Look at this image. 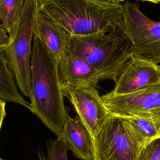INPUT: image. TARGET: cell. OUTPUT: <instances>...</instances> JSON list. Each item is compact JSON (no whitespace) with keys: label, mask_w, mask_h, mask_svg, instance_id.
<instances>
[{"label":"cell","mask_w":160,"mask_h":160,"mask_svg":"<svg viewBox=\"0 0 160 160\" xmlns=\"http://www.w3.org/2000/svg\"><path fill=\"white\" fill-rule=\"evenodd\" d=\"M31 57V112L58 137L68 116L58 64L51 52L34 35Z\"/></svg>","instance_id":"obj_1"},{"label":"cell","mask_w":160,"mask_h":160,"mask_svg":"<svg viewBox=\"0 0 160 160\" xmlns=\"http://www.w3.org/2000/svg\"><path fill=\"white\" fill-rule=\"evenodd\" d=\"M38 11L72 37L108 33L122 27L121 4L96 0H36Z\"/></svg>","instance_id":"obj_2"},{"label":"cell","mask_w":160,"mask_h":160,"mask_svg":"<svg viewBox=\"0 0 160 160\" xmlns=\"http://www.w3.org/2000/svg\"><path fill=\"white\" fill-rule=\"evenodd\" d=\"M70 52L96 69L103 79L114 80L134 55L132 44L122 27L108 33L72 37Z\"/></svg>","instance_id":"obj_3"},{"label":"cell","mask_w":160,"mask_h":160,"mask_svg":"<svg viewBox=\"0 0 160 160\" xmlns=\"http://www.w3.org/2000/svg\"><path fill=\"white\" fill-rule=\"evenodd\" d=\"M36 0H25L19 19L9 34L11 42L3 52L9 68L13 72L21 92L31 99V42L34 38Z\"/></svg>","instance_id":"obj_4"},{"label":"cell","mask_w":160,"mask_h":160,"mask_svg":"<svg viewBox=\"0 0 160 160\" xmlns=\"http://www.w3.org/2000/svg\"><path fill=\"white\" fill-rule=\"evenodd\" d=\"M93 141L94 160H139L145 148L122 118L112 114Z\"/></svg>","instance_id":"obj_5"},{"label":"cell","mask_w":160,"mask_h":160,"mask_svg":"<svg viewBox=\"0 0 160 160\" xmlns=\"http://www.w3.org/2000/svg\"><path fill=\"white\" fill-rule=\"evenodd\" d=\"M122 28L131 40L134 54L160 62V22L145 16L139 4L128 0L121 4Z\"/></svg>","instance_id":"obj_6"},{"label":"cell","mask_w":160,"mask_h":160,"mask_svg":"<svg viewBox=\"0 0 160 160\" xmlns=\"http://www.w3.org/2000/svg\"><path fill=\"white\" fill-rule=\"evenodd\" d=\"M101 98L112 115L151 117L160 112V83L126 94L109 92Z\"/></svg>","instance_id":"obj_7"},{"label":"cell","mask_w":160,"mask_h":160,"mask_svg":"<svg viewBox=\"0 0 160 160\" xmlns=\"http://www.w3.org/2000/svg\"><path fill=\"white\" fill-rule=\"evenodd\" d=\"M64 92L68 95L78 116L94 139L111 114L96 88L80 86L68 88Z\"/></svg>","instance_id":"obj_8"},{"label":"cell","mask_w":160,"mask_h":160,"mask_svg":"<svg viewBox=\"0 0 160 160\" xmlns=\"http://www.w3.org/2000/svg\"><path fill=\"white\" fill-rule=\"evenodd\" d=\"M114 81L115 85L112 93L132 92L160 83V66L142 56L134 54L124 64Z\"/></svg>","instance_id":"obj_9"},{"label":"cell","mask_w":160,"mask_h":160,"mask_svg":"<svg viewBox=\"0 0 160 160\" xmlns=\"http://www.w3.org/2000/svg\"><path fill=\"white\" fill-rule=\"evenodd\" d=\"M59 79L64 91L80 86H97L101 74L92 66L71 52L57 62Z\"/></svg>","instance_id":"obj_10"},{"label":"cell","mask_w":160,"mask_h":160,"mask_svg":"<svg viewBox=\"0 0 160 160\" xmlns=\"http://www.w3.org/2000/svg\"><path fill=\"white\" fill-rule=\"evenodd\" d=\"M34 35L41 39L57 62L70 53L72 36L38 11L34 20Z\"/></svg>","instance_id":"obj_11"},{"label":"cell","mask_w":160,"mask_h":160,"mask_svg":"<svg viewBox=\"0 0 160 160\" xmlns=\"http://www.w3.org/2000/svg\"><path fill=\"white\" fill-rule=\"evenodd\" d=\"M57 138L62 141L76 158L80 160H94L93 138L78 115L74 118L68 116L64 128Z\"/></svg>","instance_id":"obj_12"},{"label":"cell","mask_w":160,"mask_h":160,"mask_svg":"<svg viewBox=\"0 0 160 160\" xmlns=\"http://www.w3.org/2000/svg\"><path fill=\"white\" fill-rule=\"evenodd\" d=\"M15 76L9 68L4 54L0 56V99L21 104L31 111V104L27 102L17 88Z\"/></svg>","instance_id":"obj_13"},{"label":"cell","mask_w":160,"mask_h":160,"mask_svg":"<svg viewBox=\"0 0 160 160\" xmlns=\"http://www.w3.org/2000/svg\"><path fill=\"white\" fill-rule=\"evenodd\" d=\"M134 132L141 144L146 147L153 141L160 139L153 119L149 116H120Z\"/></svg>","instance_id":"obj_14"},{"label":"cell","mask_w":160,"mask_h":160,"mask_svg":"<svg viewBox=\"0 0 160 160\" xmlns=\"http://www.w3.org/2000/svg\"><path fill=\"white\" fill-rule=\"evenodd\" d=\"M25 0H0L1 25L10 34L18 22Z\"/></svg>","instance_id":"obj_15"},{"label":"cell","mask_w":160,"mask_h":160,"mask_svg":"<svg viewBox=\"0 0 160 160\" xmlns=\"http://www.w3.org/2000/svg\"><path fill=\"white\" fill-rule=\"evenodd\" d=\"M46 153L41 149L38 151L39 160H68L67 146L59 138L48 140L46 144Z\"/></svg>","instance_id":"obj_16"},{"label":"cell","mask_w":160,"mask_h":160,"mask_svg":"<svg viewBox=\"0 0 160 160\" xmlns=\"http://www.w3.org/2000/svg\"><path fill=\"white\" fill-rule=\"evenodd\" d=\"M139 160H160V139L153 141L144 148Z\"/></svg>","instance_id":"obj_17"},{"label":"cell","mask_w":160,"mask_h":160,"mask_svg":"<svg viewBox=\"0 0 160 160\" xmlns=\"http://www.w3.org/2000/svg\"><path fill=\"white\" fill-rule=\"evenodd\" d=\"M7 31L0 26V52H3L11 42V39L7 34Z\"/></svg>","instance_id":"obj_18"},{"label":"cell","mask_w":160,"mask_h":160,"mask_svg":"<svg viewBox=\"0 0 160 160\" xmlns=\"http://www.w3.org/2000/svg\"><path fill=\"white\" fill-rule=\"evenodd\" d=\"M6 102L0 99V128L2 127V122L6 116Z\"/></svg>","instance_id":"obj_19"},{"label":"cell","mask_w":160,"mask_h":160,"mask_svg":"<svg viewBox=\"0 0 160 160\" xmlns=\"http://www.w3.org/2000/svg\"><path fill=\"white\" fill-rule=\"evenodd\" d=\"M100 2L109 3V4H121V2H124V0H96Z\"/></svg>","instance_id":"obj_20"},{"label":"cell","mask_w":160,"mask_h":160,"mask_svg":"<svg viewBox=\"0 0 160 160\" xmlns=\"http://www.w3.org/2000/svg\"><path fill=\"white\" fill-rule=\"evenodd\" d=\"M154 120L155 126L157 128V130L158 131V133L160 136V118H152Z\"/></svg>","instance_id":"obj_21"},{"label":"cell","mask_w":160,"mask_h":160,"mask_svg":"<svg viewBox=\"0 0 160 160\" xmlns=\"http://www.w3.org/2000/svg\"><path fill=\"white\" fill-rule=\"evenodd\" d=\"M151 118H160V112H156L154 114H152L151 116Z\"/></svg>","instance_id":"obj_22"},{"label":"cell","mask_w":160,"mask_h":160,"mask_svg":"<svg viewBox=\"0 0 160 160\" xmlns=\"http://www.w3.org/2000/svg\"><path fill=\"white\" fill-rule=\"evenodd\" d=\"M141 1H149V2H152L154 3H159L160 2V0H141Z\"/></svg>","instance_id":"obj_23"},{"label":"cell","mask_w":160,"mask_h":160,"mask_svg":"<svg viewBox=\"0 0 160 160\" xmlns=\"http://www.w3.org/2000/svg\"><path fill=\"white\" fill-rule=\"evenodd\" d=\"M0 160H4V159H2V158H1V159H0Z\"/></svg>","instance_id":"obj_24"}]
</instances>
